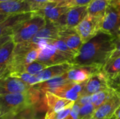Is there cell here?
<instances>
[{"label": "cell", "instance_id": "cell-1", "mask_svg": "<svg viewBox=\"0 0 120 119\" xmlns=\"http://www.w3.org/2000/svg\"><path fill=\"white\" fill-rule=\"evenodd\" d=\"M115 38L100 32L82 45L72 63L77 65L96 66L102 69L115 50Z\"/></svg>", "mask_w": 120, "mask_h": 119}, {"label": "cell", "instance_id": "cell-2", "mask_svg": "<svg viewBox=\"0 0 120 119\" xmlns=\"http://www.w3.org/2000/svg\"><path fill=\"white\" fill-rule=\"evenodd\" d=\"M40 92L32 88L27 93L0 95V119H10L30 109L39 100Z\"/></svg>", "mask_w": 120, "mask_h": 119}, {"label": "cell", "instance_id": "cell-3", "mask_svg": "<svg viewBox=\"0 0 120 119\" xmlns=\"http://www.w3.org/2000/svg\"><path fill=\"white\" fill-rule=\"evenodd\" d=\"M39 51L38 45L31 41L17 43L8 65V76L15 67L25 65L37 60Z\"/></svg>", "mask_w": 120, "mask_h": 119}, {"label": "cell", "instance_id": "cell-4", "mask_svg": "<svg viewBox=\"0 0 120 119\" xmlns=\"http://www.w3.org/2000/svg\"><path fill=\"white\" fill-rule=\"evenodd\" d=\"M46 23V20L43 16L33 13L31 18L18 25L13 29L12 33L13 41L16 44L30 41L37 32L45 26Z\"/></svg>", "mask_w": 120, "mask_h": 119}, {"label": "cell", "instance_id": "cell-5", "mask_svg": "<svg viewBox=\"0 0 120 119\" xmlns=\"http://www.w3.org/2000/svg\"><path fill=\"white\" fill-rule=\"evenodd\" d=\"M103 18L87 14L84 20L75 27L83 44L90 41L100 32Z\"/></svg>", "mask_w": 120, "mask_h": 119}, {"label": "cell", "instance_id": "cell-6", "mask_svg": "<svg viewBox=\"0 0 120 119\" xmlns=\"http://www.w3.org/2000/svg\"><path fill=\"white\" fill-rule=\"evenodd\" d=\"M38 46L40 51L37 61L43 62L49 67L67 62L72 63V60L70 58L57 50L52 44L44 43L38 45Z\"/></svg>", "mask_w": 120, "mask_h": 119}, {"label": "cell", "instance_id": "cell-7", "mask_svg": "<svg viewBox=\"0 0 120 119\" xmlns=\"http://www.w3.org/2000/svg\"><path fill=\"white\" fill-rule=\"evenodd\" d=\"M120 27V16L112 1L108 5L105 13L102 19L100 32L117 37L119 36Z\"/></svg>", "mask_w": 120, "mask_h": 119}, {"label": "cell", "instance_id": "cell-8", "mask_svg": "<svg viewBox=\"0 0 120 119\" xmlns=\"http://www.w3.org/2000/svg\"><path fill=\"white\" fill-rule=\"evenodd\" d=\"M101 70V68L96 66L73 65L72 68L66 73V76L70 81L83 83L88 81L94 74Z\"/></svg>", "mask_w": 120, "mask_h": 119}, {"label": "cell", "instance_id": "cell-9", "mask_svg": "<svg viewBox=\"0 0 120 119\" xmlns=\"http://www.w3.org/2000/svg\"><path fill=\"white\" fill-rule=\"evenodd\" d=\"M120 107V93H115L102 105L97 108L92 115L95 119H111Z\"/></svg>", "mask_w": 120, "mask_h": 119}, {"label": "cell", "instance_id": "cell-10", "mask_svg": "<svg viewBox=\"0 0 120 119\" xmlns=\"http://www.w3.org/2000/svg\"><path fill=\"white\" fill-rule=\"evenodd\" d=\"M32 86L27 85L18 79L6 76L0 78V95L29 92Z\"/></svg>", "mask_w": 120, "mask_h": 119}, {"label": "cell", "instance_id": "cell-11", "mask_svg": "<svg viewBox=\"0 0 120 119\" xmlns=\"http://www.w3.org/2000/svg\"><path fill=\"white\" fill-rule=\"evenodd\" d=\"M110 87L109 80L101 70L94 74L85 82L83 95H92Z\"/></svg>", "mask_w": 120, "mask_h": 119}, {"label": "cell", "instance_id": "cell-12", "mask_svg": "<svg viewBox=\"0 0 120 119\" xmlns=\"http://www.w3.org/2000/svg\"><path fill=\"white\" fill-rule=\"evenodd\" d=\"M68 9V7L58 6L56 2L49 1L38 11L33 13L40 15L46 20H49L57 25L60 18L67 13Z\"/></svg>", "mask_w": 120, "mask_h": 119}, {"label": "cell", "instance_id": "cell-13", "mask_svg": "<svg viewBox=\"0 0 120 119\" xmlns=\"http://www.w3.org/2000/svg\"><path fill=\"white\" fill-rule=\"evenodd\" d=\"M84 84L85 83H76L72 81H70L61 86H60L59 88H56V90H54L52 93L73 101V102H76L78 100V99L83 95L84 93Z\"/></svg>", "mask_w": 120, "mask_h": 119}, {"label": "cell", "instance_id": "cell-14", "mask_svg": "<svg viewBox=\"0 0 120 119\" xmlns=\"http://www.w3.org/2000/svg\"><path fill=\"white\" fill-rule=\"evenodd\" d=\"M59 31L60 27L58 25L49 20H46L45 26L37 32L30 41L36 44L41 43H49L53 40L58 39Z\"/></svg>", "mask_w": 120, "mask_h": 119}, {"label": "cell", "instance_id": "cell-15", "mask_svg": "<svg viewBox=\"0 0 120 119\" xmlns=\"http://www.w3.org/2000/svg\"><path fill=\"white\" fill-rule=\"evenodd\" d=\"M33 12L15 14L7 16L4 20L0 21V39L6 35L12 34L13 29L21 22L31 18Z\"/></svg>", "mask_w": 120, "mask_h": 119}, {"label": "cell", "instance_id": "cell-16", "mask_svg": "<svg viewBox=\"0 0 120 119\" xmlns=\"http://www.w3.org/2000/svg\"><path fill=\"white\" fill-rule=\"evenodd\" d=\"M58 39L63 41L65 44L76 54L79 53L83 43L75 28L60 27Z\"/></svg>", "mask_w": 120, "mask_h": 119}, {"label": "cell", "instance_id": "cell-17", "mask_svg": "<svg viewBox=\"0 0 120 119\" xmlns=\"http://www.w3.org/2000/svg\"><path fill=\"white\" fill-rule=\"evenodd\" d=\"M29 12H32L31 7L23 0H15L0 3V15L9 16Z\"/></svg>", "mask_w": 120, "mask_h": 119}, {"label": "cell", "instance_id": "cell-18", "mask_svg": "<svg viewBox=\"0 0 120 119\" xmlns=\"http://www.w3.org/2000/svg\"><path fill=\"white\" fill-rule=\"evenodd\" d=\"M47 112H58L65 109L73 107L75 102L60 97L51 92L44 93Z\"/></svg>", "mask_w": 120, "mask_h": 119}, {"label": "cell", "instance_id": "cell-19", "mask_svg": "<svg viewBox=\"0 0 120 119\" xmlns=\"http://www.w3.org/2000/svg\"><path fill=\"white\" fill-rule=\"evenodd\" d=\"M73 65L74 64L72 63L67 62L47 67L46 69H44L40 73H39L37 75H36L39 83L65 74L72 68Z\"/></svg>", "mask_w": 120, "mask_h": 119}, {"label": "cell", "instance_id": "cell-20", "mask_svg": "<svg viewBox=\"0 0 120 119\" xmlns=\"http://www.w3.org/2000/svg\"><path fill=\"white\" fill-rule=\"evenodd\" d=\"M15 45L12 39L0 47V78L8 76V67Z\"/></svg>", "mask_w": 120, "mask_h": 119}, {"label": "cell", "instance_id": "cell-21", "mask_svg": "<svg viewBox=\"0 0 120 119\" xmlns=\"http://www.w3.org/2000/svg\"><path fill=\"white\" fill-rule=\"evenodd\" d=\"M87 15V6H74L69 8L65 14L66 28L76 27Z\"/></svg>", "mask_w": 120, "mask_h": 119}, {"label": "cell", "instance_id": "cell-22", "mask_svg": "<svg viewBox=\"0 0 120 119\" xmlns=\"http://www.w3.org/2000/svg\"><path fill=\"white\" fill-rule=\"evenodd\" d=\"M70 82V81L68 79L66 73L62 76H57L55 78H53L51 79L41 82L39 83H37L32 86L34 88L38 90L41 93H45L46 92H51L52 93L54 90L59 88L60 86Z\"/></svg>", "mask_w": 120, "mask_h": 119}, {"label": "cell", "instance_id": "cell-23", "mask_svg": "<svg viewBox=\"0 0 120 119\" xmlns=\"http://www.w3.org/2000/svg\"><path fill=\"white\" fill-rule=\"evenodd\" d=\"M110 4L108 0H93L87 6V14L103 18Z\"/></svg>", "mask_w": 120, "mask_h": 119}, {"label": "cell", "instance_id": "cell-24", "mask_svg": "<svg viewBox=\"0 0 120 119\" xmlns=\"http://www.w3.org/2000/svg\"><path fill=\"white\" fill-rule=\"evenodd\" d=\"M49 67V65L36 60L32 63L15 67L10 74L13 72H25L32 75H37L39 73Z\"/></svg>", "mask_w": 120, "mask_h": 119}, {"label": "cell", "instance_id": "cell-25", "mask_svg": "<svg viewBox=\"0 0 120 119\" xmlns=\"http://www.w3.org/2000/svg\"><path fill=\"white\" fill-rule=\"evenodd\" d=\"M102 72L108 80L112 79L120 73V57L109 60L102 68Z\"/></svg>", "mask_w": 120, "mask_h": 119}, {"label": "cell", "instance_id": "cell-26", "mask_svg": "<svg viewBox=\"0 0 120 119\" xmlns=\"http://www.w3.org/2000/svg\"><path fill=\"white\" fill-rule=\"evenodd\" d=\"M115 91L116 90H115L113 88L110 87L109 88H107L104 90L100 91L98 93L92 95L91 103L96 107V109L98 108L101 105H102L105 101H107L115 93Z\"/></svg>", "mask_w": 120, "mask_h": 119}, {"label": "cell", "instance_id": "cell-27", "mask_svg": "<svg viewBox=\"0 0 120 119\" xmlns=\"http://www.w3.org/2000/svg\"><path fill=\"white\" fill-rule=\"evenodd\" d=\"M8 76L18 79L30 86H34V85L39 83L36 75H32L25 72H13L10 74Z\"/></svg>", "mask_w": 120, "mask_h": 119}, {"label": "cell", "instance_id": "cell-28", "mask_svg": "<svg viewBox=\"0 0 120 119\" xmlns=\"http://www.w3.org/2000/svg\"><path fill=\"white\" fill-rule=\"evenodd\" d=\"M49 43L52 44L57 50H58L60 52H61L62 53H63L68 58H70L72 60H72L76 56V54L65 44V43L63 41L58 39L51 41Z\"/></svg>", "mask_w": 120, "mask_h": 119}, {"label": "cell", "instance_id": "cell-29", "mask_svg": "<svg viewBox=\"0 0 120 119\" xmlns=\"http://www.w3.org/2000/svg\"><path fill=\"white\" fill-rule=\"evenodd\" d=\"M96 110V107L92 103L86 104L80 107L78 119H88L92 117Z\"/></svg>", "mask_w": 120, "mask_h": 119}, {"label": "cell", "instance_id": "cell-30", "mask_svg": "<svg viewBox=\"0 0 120 119\" xmlns=\"http://www.w3.org/2000/svg\"><path fill=\"white\" fill-rule=\"evenodd\" d=\"M72 108V107L58 112H46L44 119H65L70 113Z\"/></svg>", "mask_w": 120, "mask_h": 119}, {"label": "cell", "instance_id": "cell-31", "mask_svg": "<svg viewBox=\"0 0 120 119\" xmlns=\"http://www.w3.org/2000/svg\"><path fill=\"white\" fill-rule=\"evenodd\" d=\"M26 1L31 7L32 11L35 12L41 8L44 4L50 1V0H23Z\"/></svg>", "mask_w": 120, "mask_h": 119}, {"label": "cell", "instance_id": "cell-32", "mask_svg": "<svg viewBox=\"0 0 120 119\" xmlns=\"http://www.w3.org/2000/svg\"><path fill=\"white\" fill-rule=\"evenodd\" d=\"M109 83L112 88L120 93V73L112 79L109 80Z\"/></svg>", "mask_w": 120, "mask_h": 119}, {"label": "cell", "instance_id": "cell-33", "mask_svg": "<svg viewBox=\"0 0 120 119\" xmlns=\"http://www.w3.org/2000/svg\"><path fill=\"white\" fill-rule=\"evenodd\" d=\"M93 0H71L68 4V7L74 6H88Z\"/></svg>", "mask_w": 120, "mask_h": 119}, {"label": "cell", "instance_id": "cell-34", "mask_svg": "<svg viewBox=\"0 0 120 119\" xmlns=\"http://www.w3.org/2000/svg\"><path fill=\"white\" fill-rule=\"evenodd\" d=\"M79 109H80V106L75 102L70 113L69 115L65 118V119H78L79 117Z\"/></svg>", "mask_w": 120, "mask_h": 119}, {"label": "cell", "instance_id": "cell-35", "mask_svg": "<svg viewBox=\"0 0 120 119\" xmlns=\"http://www.w3.org/2000/svg\"><path fill=\"white\" fill-rule=\"evenodd\" d=\"M75 102L78 104L80 106V107L86 104L91 103V95H82Z\"/></svg>", "mask_w": 120, "mask_h": 119}, {"label": "cell", "instance_id": "cell-36", "mask_svg": "<svg viewBox=\"0 0 120 119\" xmlns=\"http://www.w3.org/2000/svg\"><path fill=\"white\" fill-rule=\"evenodd\" d=\"M115 43H116V48L115 50L114 51L113 54L112 55V56L110 57L109 60H113L115 58H119L120 57V37L117 36L115 38ZM108 60V61H109Z\"/></svg>", "mask_w": 120, "mask_h": 119}, {"label": "cell", "instance_id": "cell-37", "mask_svg": "<svg viewBox=\"0 0 120 119\" xmlns=\"http://www.w3.org/2000/svg\"><path fill=\"white\" fill-rule=\"evenodd\" d=\"M25 112H23L18 114V115H16L15 116H14V117H13V118H11V119H33V117L32 116H30V114L24 113Z\"/></svg>", "mask_w": 120, "mask_h": 119}, {"label": "cell", "instance_id": "cell-38", "mask_svg": "<svg viewBox=\"0 0 120 119\" xmlns=\"http://www.w3.org/2000/svg\"><path fill=\"white\" fill-rule=\"evenodd\" d=\"M71 0H53L52 1L56 2L58 6H66L68 7V4Z\"/></svg>", "mask_w": 120, "mask_h": 119}, {"label": "cell", "instance_id": "cell-39", "mask_svg": "<svg viewBox=\"0 0 120 119\" xmlns=\"http://www.w3.org/2000/svg\"><path fill=\"white\" fill-rule=\"evenodd\" d=\"M12 39V34L10 35H6L5 36H3L0 39V47L1 46H3L4 43H6L7 41H8L9 40Z\"/></svg>", "mask_w": 120, "mask_h": 119}, {"label": "cell", "instance_id": "cell-40", "mask_svg": "<svg viewBox=\"0 0 120 119\" xmlns=\"http://www.w3.org/2000/svg\"><path fill=\"white\" fill-rule=\"evenodd\" d=\"M113 2L117 9V12H118V14L120 16V0H113Z\"/></svg>", "mask_w": 120, "mask_h": 119}, {"label": "cell", "instance_id": "cell-41", "mask_svg": "<svg viewBox=\"0 0 120 119\" xmlns=\"http://www.w3.org/2000/svg\"><path fill=\"white\" fill-rule=\"evenodd\" d=\"M115 116L116 117L117 119H120V107H119V109L117 110L115 114Z\"/></svg>", "mask_w": 120, "mask_h": 119}, {"label": "cell", "instance_id": "cell-42", "mask_svg": "<svg viewBox=\"0 0 120 119\" xmlns=\"http://www.w3.org/2000/svg\"><path fill=\"white\" fill-rule=\"evenodd\" d=\"M7 16L6 15H0V21H1V20H4L6 18Z\"/></svg>", "mask_w": 120, "mask_h": 119}, {"label": "cell", "instance_id": "cell-43", "mask_svg": "<svg viewBox=\"0 0 120 119\" xmlns=\"http://www.w3.org/2000/svg\"><path fill=\"white\" fill-rule=\"evenodd\" d=\"M15 1V0H0V3H1V2H6V1Z\"/></svg>", "mask_w": 120, "mask_h": 119}, {"label": "cell", "instance_id": "cell-44", "mask_svg": "<svg viewBox=\"0 0 120 119\" xmlns=\"http://www.w3.org/2000/svg\"><path fill=\"white\" fill-rule=\"evenodd\" d=\"M93 119L92 117H91V118H89V119ZM111 119H116V117H115V116H114V117H112V118Z\"/></svg>", "mask_w": 120, "mask_h": 119}, {"label": "cell", "instance_id": "cell-45", "mask_svg": "<svg viewBox=\"0 0 120 119\" xmlns=\"http://www.w3.org/2000/svg\"><path fill=\"white\" fill-rule=\"evenodd\" d=\"M120 36V29H119V36Z\"/></svg>", "mask_w": 120, "mask_h": 119}, {"label": "cell", "instance_id": "cell-46", "mask_svg": "<svg viewBox=\"0 0 120 119\" xmlns=\"http://www.w3.org/2000/svg\"><path fill=\"white\" fill-rule=\"evenodd\" d=\"M108 1H109L110 3H111V2H112V1L113 0H108Z\"/></svg>", "mask_w": 120, "mask_h": 119}, {"label": "cell", "instance_id": "cell-47", "mask_svg": "<svg viewBox=\"0 0 120 119\" xmlns=\"http://www.w3.org/2000/svg\"><path fill=\"white\" fill-rule=\"evenodd\" d=\"M53 1V0H50V1Z\"/></svg>", "mask_w": 120, "mask_h": 119}]
</instances>
